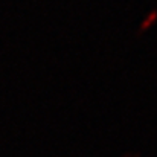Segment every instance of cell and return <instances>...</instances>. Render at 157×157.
I'll use <instances>...</instances> for the list:
<instances>
[{
	"instance_id": "6da1fadb",
	"label": "cell",
	"mask_w": 157,
	"mask_h": 157,
	"mask_svg": "<svg viewBox=\"0 0 157 157\" xmlns=\"http://www.w3.org/2000/svg\"><path fill=\"white\" fill-rule=\"evenodd\" d=\"M154 17H156V11H151V12L148 14V17L145 18V21L140 25V29H145V28H147V26H148V25H150V23L154 20Z\"/></svg>"
}]
</instances>
